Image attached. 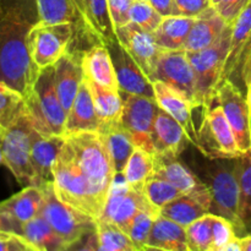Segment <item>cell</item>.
I'll list each match as a JSON object with an SVG mask.
<instances>
[{
    "label": "cell",
    "mask_w": 251,
    "mask_h": 251,
    "mask_svg": "<svg viewBox=\"0 0 251 251\" xmlns=\"http://www.w3.org/2000/svg\"><path fill=\"white\" fill-rule=\"evenodd\" d=\"M115 178L112 157L100 131L66 135L53 164L54 186L64 202L98 220Z\"/></svg>",
    "instance_id": "6da1fadb"
},
{
    "label": "cell",
    "mask_w": 251,
    "mask_h": 251,
    "mask_svg": "<svg viewBox=\"0 0 251 251\" xmlns=\"http://www.w3.org/2000/svg\"><path fill=\"white\" fill-rule=\"evenodd\" d=\"M36 0H1L0 2V81L26 97L39 69L32 61L27 36L38 21Z\"/></svg>",
    "instance_id": "7a4b0ae2"
},
{
    "label": "cell",
    "mask_w": 251,
    "mask_h": 251,
    "mask_svg": "<svg viewBox=\"0 0 251 251\" xmlns=\"http://www.w3.org/2000/svg\"><path fill=\"white\" fill-rule=\"evenodd\" d=\"M25 100L26 114L37 131L66 136L68 112L56 92L54 65L39 71L38 77Z\"/></svg>",
    "instance_id": "3957f363"
},
{
    "label": "cell",
    "mask_w": 251,
    "mask_h": 251,
    "mask_svg": "<svg viewBox=\"0 0 251 251\" xmlns=\"http://www.w3.org/2000/svg\"><path fill=\"white\" fill-rule=\"evenodd\" d=\"M232 29L233 25H227L220 38L210 47L198 51H186L195 74V105L203 110L215 102L229 51Z\"/></svg>",
    "instance_id": "277c9868"
},
{
    "label": "cell",
    "mask_w": 251,
    "mask_h": 251,
    "mask_svg": "<svg viewBox=\"0 0 251 251\" xmlns=\"http://www.w3.org/2000/svg\"><path fill=\"white\" fill-rule=\"evenodd\" d=\"M43 205L41 213L53 229L63 238L69 249L82 242L97 229V220L64 202L58 196L53 180L41 185Z\"/></svg>",
    "instance_id": "5b68a950"
},
{
    "label": "cell",
    "mask_w": 251,
    "mask_h": 251,
    "mask_svg": "<svg viewBox=\"0 0 251 251\" xmlns=\"http://www.w3.org/2000/svg\"><path fill=\"white\" fill-rule=\"evenodd\" d=\"M213 161L207 169L208 183H205L212 194L211 213L229 220L237 232H247L239 215V185L234 172V158H220V163L217 159Z\"/></svg>",
    "instance_id": "8992f818"
},
{
    "label": "cell",
    "mask_w": 251,
    "mask_h": 251,
    "mask_svg": "<svg viewBox=\"0 0 251 251\" xmlns=\"http://www.w3.org/2000/svg\"><path fill=\"white\" fill-rule=\"evenodd\" d=\"M75 25L44 24L38 21L31 27L27 36V47L34 65L42 70L54 65L69 50Z\"/></svg>",
    "instance_id": "52a82bcc"
},
{
    "label": "cell",
    "mask_w": 251,
    "mask_h": 251,
    "mask_svg": "<svg viewBox=\"0 0 251 251\" xmlns=\"http://www.w3.org/2000/svg\"><path fill=\"white\" fill-rule=\"evenodd\" d=\"M31 130L32 124L26 113L5 130L2 136L4 166L21 185L39 186L31 159Z\"/></svg>",
    "instance_id": "ba28073f"
},
{
    "label": "cell",
    "mask_w": 251,
    "mask_h": 251,
    "mask_svg": "<svg viewBox=\"0 0 251 251\" xmlns=\"http://www.w3.org/2000/svg\"><path fill=\"white\" fill-rule=\"evenodd\" d=\"M196 149L210 159H233L242 156L233 130L220 104L205 110L198 129Z\"/></svg>",
    "instance_id": "9c48e42d"
},
{
    "label": "cell",
    "mask_w": 251,
    "mask_h": 251,
    "mask_svg": "<svg viewBox=\"0 0 251 251\" xmlns=\"http://www.w3.org/2000/svg\"><path fill=\"white\" fill-rule=\"evenodd\" d=\"M120 95L124 103L122 123L129 132L132 144L136 149L144 150L153 156L154 147L152 134L154 120L159 110L158 103L154 97L124 92H120Z\"/></svg>",
    "instance_id": "30bf717a"
},
{
    "label": "cell",
    "mask_w": 251,
    "mask_h": 251,
    "mask_svg": "<svg viewBox=\"0 0 251 251\" xmlns=\"http://www.w3.org/2000/svg\"><path fill=\"white\" fill-rule=\"evenodd\" d=\"M144 211L154 215H161V211L150 202L144 190L131 188L123 179V181L117 183L114 180L104 210L100 218L114 223L125 233H127L132 220Z\"/></svg>",
    "instance_id": "8fae6325"
},
{
    "label": "cell",
    "mask_w": 251,
    "mask_h": 251,
    "mask_svg": "<svg viewBox=\"0 0 251 251\" xmlns=\"http://www.w3.org/2000/svg\"><path fill=\"white\" fill-rule=\"evenodd\" d=\"M215 100L222 107L240 152L251 150V109L244 91L226 78L218 85Z\"/></svg>",
    "instance_id": "7c38bea8"
},
{
    "label": "cell",
    "mask_w": 251,
    "mask_h": 251,
    "mask_svg": "<svg viewBox=\"0 0 251 251\" xmlns=\"http://www.w3.org/2000/svg\"><path fill=\"white\" fill-rule=\"evenodd\" d=\"M161 81L195 105V74L184 49L163 50L157 61L153 81Z\"/></svg>",
    "instance_id": "4fadbf2b"
},
{
    "label": "cell",
    "mask_w": 251,
    "mask_h": 251,
    "mask_svg": "<svg viewBox=\"0 0 251 251\" xmlns=\"http://www.w3.org/2000/svg\"><path fill=\"white\" fill-rule=\"evenodd\" d=\"M115 34L123 48L131 55L152 82L157 61L163 51L157 46L153 34L131 21L117 27Z\"/></svg>",
    "instance_id": "5bb4252c"
},
{
    "label": "cell",
    "mask_w": 251,
    "mask_h": 251,
    "mask_svg": "<svg viewBox=\"0 0 251 251\" xmlns=\"http://www.w3.org/2000/svg\"><path fill=\"white\" fill-rule=\"evenodd\" d=\"M107 48L109 49L113 65L117 73L120 92L154 97L153 83L150 81L131 55L123 48L119 41L117 39L107 46Z\"/></svg>",
    "instance_id": "9a60e30c"
},
{
    "label": "cell",
    "mask_w": 251,
    "mask_h": 251,
    "mask_svg": "<svg viewBox=\"0 0 251 251\" xmlns=\"http://www.w3.org/2000/svg\"><path fill=\"white\" fill-rule=\"evenodd\" d=\"M152 140L154 147L153 156L173 158H179L191 144L184 127L162 108H159L154 120Z\"/></svg>",
    "instance_id": "2e32d148"
},
{
    "label": "cell",
    "mask_w": 251,
    "mask_h": 251,
    "mask_svg": "<svg viewBox=\"0 0 251 251\" xmlns=\"http://www.w3.org/2000/svg\"><path fill=\"white\" fill-rule=\"evenodd\" d=\"M212 203V194L206 185L203 188L184 193L162 207L161 215L186 227L194 221L211 213Z\"/></svg>",
    "instance_id": "e0dca14e"
},
{
    "label": "cell",
    "mask_w": 251,
    "mask_h": 251,
    "mask_svg": "<svg viewBox=\"0 0 251 251\" xmlns=\"http://www.w3.org/2000/svg\"><path fill=\"white\" fill-rule=\"evenodd\" d=\"M82 55L83 53L68 50L54 64L56 92L66 112L70 109L85 77Z\"/></svg>",
    "instance_id": "ac0fdd59"
},
{
    "label": "cell",
    "mask_w": 251,
    "mask_h": 251,
    "mask_svg": "<svg viewBox=\"0 0 251 251\" xmlns=\"http://www.w3.org/2000/svg\"><path fill=\"white\" fill-rule=\"evenodd\" d=\"M152 83H153L154 100L158 103L159 108L166 110L184 127L190 139L191 145L196 146L198 145V129L193 120V109L195 108L193 103L161 81H154Z\"/></svg>",
    "instance_id": "d6986e66"
},
{
    "label": "cell",
    "mask_w": 251,
    "mask_h": 251,
    "mask_svg": "<svg viewBox=\"0 0 251 251\" xmlns=\"http://www.w3.org/2000/svg\"><path fill=\"white\" fill-rule=\"evenodd\" d=\"M65 137L60 135L42 134L32 126L31 159L39 186L44 181L53 180V164L63 149Z\"/></svg>",
    "instance_id": "ffe728a7"
},
{
    "label": "cell",
    "mask_w": 251,
    "mask_h": 251,
    "mask_svg": "<svg viewBox=\"0 0 251 251\" xmlns=\"http://www.w3.org/2000/svg\"><path fill=\"white\" fill-rule=\"evenodd\" d=\"M100 126L102 122L96 112L92 92L86 77H83L80 90L68 112L66 135L80 131H100Z\"/></svg>",
    "instance_id": "44dd1931"
},
{
    "label": "cell",
    "mask_w": 251,
    "mask_h": 251,
    "mask_svg": "<svg viewBox=\"0 0 251 251\" xmlns=\"http://www.w3.org/2000/svg\"><path fill=\"white\" fill-rule=\"evenodd\" d=\"M227 24L225 20L211 5L207 10H205L195 19L183 49L185 51H198L207 48L220 38Z\"/></svg>",
    "instance_id": "7402d4cb"
},
{
    "label": "cell",
    "mask_w": 251,
    "mask_h": 251,
    "mask_svg": "<svg viewBox=\"0 0 251 251\" xmlns=\"http://www.w3.org/2000/svg\"><path fill=\"white\" fill-rule=\"evenodd\" d=\"M190 251L185 227L159 215L153 221L145 250Z\"/></svg>",
    "instance_id": "603a6c76"
},
{
    "label": "cell",
    "mask_w": 251,
    "mask_h": 251,
    "mask_svg": "<svg viewBox=\"0 0 251 251\" xmlns=\"http://www.w3.org/2000/svg\"><path fill=\"white\" fill-rule=\"evenodd\" d=\"M82 68L86 77L93 82L119 91L112 56L104 44H96L83 53Z\"/></svg>",
    "instance_id": "cb8c5ba5"
},
{
    "label": "cell",
    "mask_w": 251,
    "mask_h": 251,
    "mask_svg": "<svg viewBox=\"0 0 251 251\" xmlns=\"http://www.w3.org/2000/svg\"><path fill=\"white\" fill-rule=\"evenodd\" d=\"M152 176L168 181L183 193H189L206 186V184L196 174L184 166L178 158L173 157L153 156Z\"/></svg>",
    "instance_id": "d4e9b609"
},
{
    "label": "cell",
    "mask_w": 251,
    "mask_h": 251,
    "mask_svg": "<svg viewBox=\"0 0 251 251\" xmlns=\"http://www.w3.org/2000/svg\"><path fill=\"white\" fill-rule=\"evenodd\" d=\"M86 245L81 247L83 250L100 251H140L127 233L114 223L97 220V229L88 235Z\"/></svg>",
    "instance_id": "484cf974"
},
{
    "label": "cell",
    "mask_w": 251,
    "mask_h": 251,
    "mask_svg": "<svg viewBox=\"0 0 251 251\" xmlns=\"http://www.w3.org/2000/svg\"><path fill=\"white\" fill-rule=\"evenodd\" d=\"M43 205V193L41 186H25L20 193L0 202V211L19 223L28 222L41 213Z\"/></svg>",
    "instance_id": "4316f807"
},
{
    "label": "cell",
    "mask_w": 251,
    "mask_h": 251,
    "mask_svg": "<svg viewBox=\"0 0 251 251\" xmlns=\"http://www.w3.org/2000/svg\"><path fill=\"white\" fill-rule=\"evenodd\" d=\"M86 31L105 47L117 41L108 0H85Z\"/></svg>",
    "instance_id": "83f0119b"
},
{
    "label": "cell",
    "mask_w": 251,
    "mask_h": 251,
    "mask_svg": "<svg viewBox=\"0 0 251 251\" xmlns=\"http://www.w3.org/2000/svg\"><path fill=\"white\" fill-rule=\"evenodd\" d=\"M100 132L104 136L117 176H120L136 147L132 144L131 137L123 125L122 120L102 125Z\"/></svg>",
    "instance_id": "f1b7e54d"
},
{
    "label": "cell",
    "mask_w": 251,
    "mask_h": 251,
    "mask_svg": "<svg viewBox=\"0 0 251 251\" xmlns=\"http://www.w3.org/2000/svg\"><path fill=\"white\" fill-rule=\"evenodd\" d=\"M195 19L188 16L163 17L158 28L152 33L157 46L163 50L183 49Z\"/></svg>",
    "instance_id": "f546056e"
},
{
    "label": "cell",
    "mask_w": 251,
    "mask_h": 251,
    "mask_svg": "<svg viewBox=\"0 0 251 251\" xmlns=\"http://www.w3.org/2000/svg\"><path fill=\"white\" fill-rule=\"evenodd\" d=\"M21 235L29 244L33 245L37 251H61L69 249L63 238L41 215L22 225Z\"/></svg>",
    "instance_id": "4dcf8cb0"
},
{
    "label": "cell",
    "mask_w": 251,
    "mask_h": 251,
    "mask_svg": "<svg viewBox=\"0 0 251 251\" xmlns=\"http://www.w3.org/2000/svg\"><path fill=\"white\" fill-rule=\"evenodd\" d=\"M86 81H87L91 92H92L96 112H97L98 118L102 122V125L120 122L124 103H123V98L119 91L98 85L87 77H86Z\"/></svg>",
    "instance_id": "1f68e13d"
},
{
    "label": "cell",
    "mask_w": 251,
    "mask_h": 251,
    "mask_svg": "<svg viewBox=\"0 0 251 251\" xmlns=\"http://www.w3.org/2000/svg\"><path fill=\"white\" fill-rule=\"evenodd\" d=\"M251 32V0L249 4L245 6V9L240 12L239 16L233 24L232 38H230L229 51H228L227 60L225 64V70H223L222 81L226 78L232 80L233 75L237 69L239 55L242 53V49L247 42ZM221 81V82H222Z\"/></svg>",
    "instance_id": "d6a6232c"
},
{
    "label": "cell",
    "mask_w": 251,
    "mask_h": 251,
    "mask_svg": "<svg viewBox=\"0 0 251 251\" xmlns=\"http://www.w3.org/2000/svg\"><path fill=\"white\" fill-rule=\"evenodd\" d=\"M38 19L44 24L82 25L83 21L75 0H36Z\"/></svg>",
    "instance_id": "836d02e7"
},
{
    "label": "cell",
    "mask_w": 251,
    "mask_h": 251,
    "mask_svg": "<svg viewBox=\"0 0 251 251\" xmlns=\"http://www.w3.org/2000/svg\"><path fill=\"white\" fill-rule=\"evenodd\" d=\"M153 174V156L144 150L135 149L122 176L129 186L142 190Z\"/></svg>",
    "instance_id": "e575fe53"
},
{
    "label": "cell",
    "mask_w": 251,
    "mask_h": 251,
    "mask_svg": "<svg viewBox=\"0 0 251 251\" xmlns=\"http://www.w3.org/2000/svg\"><path fill=\"white\" fill-rule=\"evenodd\" d=\"M26 113L25 97L9 86L0 81V126L9 129Z\"/></svg>",
    "instance_id": "d590c367"
},
{
    "label": "cell",
    "mask_w": 251,
    "mask_h": 251,
    "mask_svg": "<svg viewBox=\"0 0 251 251\" xmlns=\"http://www.w3.org/2000/svg\"><path fill=\"white\" fill-rule=\"evenodd\" d=\"M234 172L239 185V215L247 223L251 220V150L234 158Z\"/></svg>",
    "instance_id": "8d00e7d4"
},
{
    "label": "cell",
    "mask_w": 251,
    "mask_h": 251,
    "mask_svg": "<svg viewBox=\"0 0 251 251\" xmlns=\"http://www.w3.org/2000/svg\"><path fill=\"white\" fill-rule=\"evenodd\" d=\"M212 216L213 213H207L185 227L190 251H211Z\"/></svg>",
    "instance_id": "74e56055"
},
{
    "label": "cell",
    "mask_w": 251,
    "mask_h": 251,
    "mask_svg": "<svg viewBox=\"0 0 251 251\" xmlns=\"http://www.w3.org/2000/svg\"><path fill=\"white\" fill-rule=\"evenodd\" d=\"M238 238L234 225L227 218L213 213L211 251H234Z\"/></svg>",
    "instance_id": "f35d334b"
},
{
    "label": "cell",
    "mask_w": 251,
    "mask_h": 251,
    "mask_svg": "<svg viewBox=\"0 0 251 251\" xmlns=\"http://www.w3.org/2000/svg\"><path fill=\"white\" fill-rule=\"evenodd\" d=\"M142 190H144L145 195L149 199L150 202L154 207L158 208L159 211H161L162 207H164V206L168 205L169 202H172V201L176 200V198L184 194L183 191H180L168 181L163 180V179L154 178V176H151L146 181Z\"/></svg>",
    "instance_id": "ab89813d"
},
{
    "label": "cell",
    "mask_w": 251,
    "mask_h": 251,
    "mask_svg": "<svg viewBox=\"0 0 251 251\" xmlns=\"http://www.w3.org/2000/svg\"><path fill=\"white\" fill-rule=\"evenodd\" d=\"M130 21L153 33L161 25L163 16L150 4L149 0H134L129 11Z\"/></svg>",
    "instance_id": "60d3db41"
},
{
    "label": "cell",
    "mask_w": 251,
    "mask_h": 251,
    "mask_svg": "<svg viewBox=\"0 0 251 251\" xmlns=\"http://www.w3.org/2000/svg\"><path fill=\"white\" fill-rule=\"evenodd\" d=\"M159 215H154V213L144 211V212H140L132 220L129 230H127V234L131 238L132 242L135 243V245L139 248V250H145L150 232H151L152 225H153V221Z\"/></svg>",
    "instance_id": "b9f144b4"
},
{
    "label": "cell",
    "mask_w": 251,
    "mask_h": 251,
    "mask_svg": "<svg viewBox=\"0 0 251 251\" xmlns=\"http://www.w3.org/2000/svg\"><path fill=\"white\" fill-rule=\"evenodd\" d=\"M232 81L239 86L247 95V91L251 85V32L242 49Z\"/></svg>",
    "instance_id": "7bdbcfd3"
},
{
    "label": "cell",
    "mask_w": 251,
    "mask_h": 251,
    "mask_svg": "<svg viewBox=\"0 0 251 251\" xmlns=\"http://www.w3.org/2000/svg\"><path fill=\"white\" fill-rule=\"evenodd\" d=\"M217 14L227 25H233L250 0H210Z\"/></svg>",
    "instance_id": "ee69618b"
},
{
    "label": "cell",
    "mask_w": 251,
    "mask_h": 251,
    "mask_svg": "<svg viewBox=\"0 0 251 251\" xmlns=\"http://www.w3.org/2000/svg\"><path fill=\"white\" fill-rule=\"evenodd\" d=\"M0 251H37L22 235L0 232Z\"/></svg>",
    "instance_id": "f6af8a7d"
},
{
    "label": "cell",
    "mask_w": 251,
    "mask_h": 251,
    "mask_svg": "<svg viewBox=\"0 0 251 251\" xmlns=\"http://www.w3.org/2000/svg\"><path fill=\"white\" fill-rule=\"evenodd\" d=\"M132 1L134 0H108L110 16L115 28L130 22L129 11Z\"/></svg>",
    "instance_id": "bcb514c9"
},
{
    "label": "cell",
    "mask_w": 251,
    "mask_h": 251,
    "mask_svg": "<svg viewBox=\"0 0 251 251\" xmlns=\"http://www.w3.org/2000/svg\"><path fill=\"white\" fill-rule=\"evenodd\" d=\"M183 16L198 17L211 6L210 0H176Z\"/></svg>",
    "instance_id": "7dc6e473"
},
{
    "label": "cell",
    "mask_w": 251,
    "mask_h": 251,
    "mask_svg": "<svg viewBox=\"0 0 251 251\" xmlns=\"http://www.w3.org/2000/svg\"><path fill=\"white\" fill-rule=\"evenodd\" d=\"M149 1L163 17L183 16L176 0H149Z\"/></svg>",
    "instance_id": "c3c4849f"
},
{
    "label": "cell",
    "mask_w": 251,
    "mask_h": 251,
    "mask_svg": "<svg viewBox=\"0 0 251 251\" xmlns=\"http://www.w3.org/2000/svg\"><path fill=\"white\" fill-rule=\"evenodd\" d=\"M0 232L16 233V234L21 235L22 225L15 221L14 218L10 217L9 215L0 211Z\"/></svg>",
    "instance_id": "681fc988"
},
{
    "label": "cell",
    "mask_w": 251,
    "mask_h": 251,
    "mask_svg": "<svg viewBox=\"0 0 251 251\" xmlns=\"http://www.w3.org/2000/svg\"><path fill=\"white\" fill-rule=\"evenodd\" d=\"M240 251H251V233L240 237Z\"/></svg>",
    "instance_id": "f907efd6"
},
{
    "label": "cell",
    "mask_w": 251,
    "mask_h": 251,
    "mask_svg": "<svg viewBox=\"0 0 251 251\" xmlns=\"http://www.w3.org/2000/svg\"><path fill=\"white\" fill-rule=\"evenodd\" d=\"M75 2H76V6H77L78 11H80L81 17H82L83 26H85V29H86V25H85V0H75Z\"/></svg>",
    "instance_id": "816d5d0a"
},
{
    "label": "cell",
    "mask_w": 251,
    "mask_h": 251,
    "mask_svg": "<svg viewBox=\"0 0 251 251\" xmlns=\"http://www.w3.org/2000/svg\"><path fill=\"white\" fill-rule=\"evenodd\" d=\"M4 164V154H2V139H0V166Z\"/></svg>",
    "instance_id": "f5cc1de1"
},
{
    "label": "cell",
    "mask_w": 251,
    "mask_h": 251,
    "mask_svg": "<svg viewBox=\"0 0 251 251\" xmlns=\"http://www.w3.org/2000/svg\"><path fill=\"white\" fill-rule=\"evenodd\" d=\"M247 97H248V100H249V104H250V109H251V85L249 87V90L247 91Z\"/></svg>",
    "instance_id": "db71d44e"
},
{
    "label": "cell",
    "mask_w": 251,
    "mask_h": 251,
    "mask_svg": "<svg viewBox=\"0 0 251 251\" xmlns=\"http://www.w3.org/2000/svg\"><path fill=\"white\" fill-rule=\"evenodd\" d=\"M245 227H247V232H251V220L245 223Z\"/></svg>",
    "instance_id": "11a10c76"
},
{
    "label": "cell",
    "mask_w": 251,
    "mask_h": 251,
    "mask_svg": "<svg viewBox=\"0 0 251 251\" xmlns=\"http://www.w3.org/2000/svg\"><path fill=\"white\" fill-rule=\"evenodd\" d=\"M4 131H5V130L2 129L1 126H0V139H2V136H4Z\"/></svg>",
    "instance_id": "9f6ffc18"
},
{
    "label": "cell",
    "mask_w": 251,
    "mask_h": 251,
    "mask_svg": "<svg viewBox=\"0 0 251 251\" xmlns=\"http://www.w3.org/2000/svg\"><path fill=\"white\" fill-rule=\"evenodd\" d=\"M0 2H1V0H0Z\"/></svg>",
    "instance_id": "6f0895ef"
}]
</instances>
